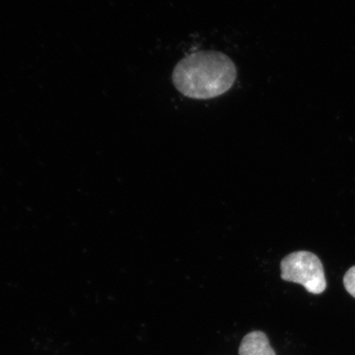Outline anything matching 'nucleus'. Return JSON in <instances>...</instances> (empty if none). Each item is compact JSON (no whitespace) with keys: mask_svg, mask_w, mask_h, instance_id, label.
Here are the masks:
<instances>
[{"mask_svg":"<svg viewBox=\"0 0 355 355\" xmlns=\"http://www.w3.org/2000/svg\"><path fill=\"white\" fill-rule=\"evenodd\" d=\"M281 270L284 281L300 284L311 294L320 295L326 290L322 261L312 252H292L282 260Z\"/></svg>","mask_w":355,"mask_h":355,"instance_id":"obj_2","label":"nucleus"},{"mask_svg":"<svg viewBox=\"0 0 355 355\" xmlns=\"http://www.w3.org/2000/svg\"><path fill=\"white\" fill-rule=\"evenodd\" d=\"M232 60L218 51L193 53L177 64L172 82L181 94L195 100L216 98L227 92L236 81Z\"/></svg>","mask_w":355,"mask_h":355,"instance_id":"obj_1","label":"nucleus"},{"mask_svg":"<svg viewBox=\"0 0 355 355\" xmlns=\"http://www.w3.org/2000/svg\"><path fill=\"white\" fill-rule=\"evenodd\" d=\"M343 282L345 290L355 298V266L345 273Z\"/></svg>","mask_w":355,"mask_h":355,"instance_id":"obj_4","label":"nucleus"},{"mask_svg":"<svg viewBox=\"0 0 355 355\" xmlns=\"http://www.w3.org/2000/svg\"><path fill=\"white\" fill-rule=\"evenodd\" d=\"M239 355H276L263 331H252L244 336L239 349Z\"/></svg>","mask_w":355,"mask_h":355,"instance_id":"obj_3","label":"nucleus"}]
</instances>
